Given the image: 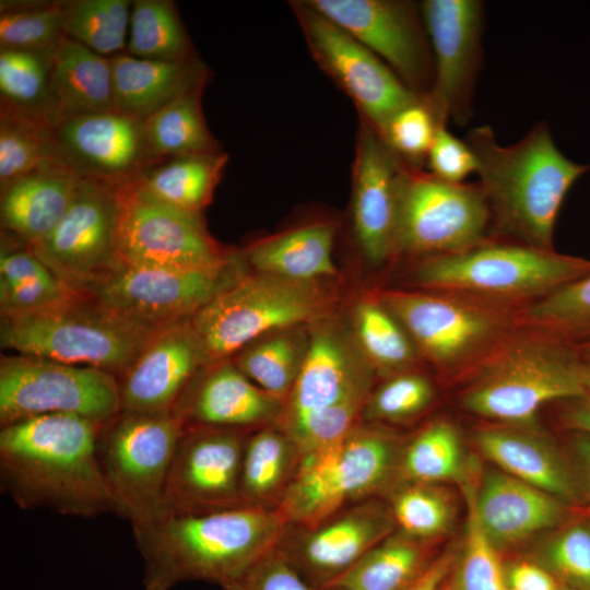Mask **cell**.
<instances>
[{"mask_svg":"<svg viewBox=\"0 0 590 590\" xmlns=\"http://www.w3.org/2000/svg\"><path fill=\"white\" fill-rule=\"evenodd\" d=\"M101 426L70 414L1 426L2 489L23 509L48 508L87 518L117 514L97 458Z\"/></svg>","mask_w":590,"mask_h":590,"instance_id":"cell-1","label":"cell"},{"mask_svg":"<svg viewBox=\"0 0 590 590\" xmlns=\"http://www.w3.org/2000/svg\"><path fill=\"white\" fill-rule=\"evenodd\" d=\"M287 529L276 508L251 506L201 514L165 512L132 524L143 560V589L172 590L188 580L223 587L279 546Z\"/></svg>","mask_w":590,"mask_h":590,"instance_id":"cell-2","label":"cell"},{"mask_svg":"<svg viewBox=\"0 0 590 590\" xmlns=\"http://www.w3.org/2000/svg\"><path fill=\"white\" fill-rule=\"evenodd\" d=\"M465 142L495 227L520 244L553 249L562 203L590 166L566 157L543 121L510 145H500L489 126L471 129Z\"/></svg>","mask_w":590,"mask_h":590,"instance_id":"cell-3","label":"cell"},{"mask_svg":"<svg viewBox=\"0 0 590 590\" xmlns=\"http://www.w3.org/2000/svg\"><path fill=\"white\" fill-rule=\"evenodd\" d=\"M160 328L126 318L80 293L42 310L1 316L0 341L20 355L93 367L118 379Z\"/></svg>","mask_w":590,"mask_h":590,"instance_id":"cell-4","label":"cell"},{"mask_svg":"<svg viewBox=\"0 0 590 590\" xmlns=\"http://www.w3.org/2000/svg\"><path fill=\"white\" fill-rule=\"evenodd\" d=\"M401 452L390 432L357 424L339 441L300 457L276 509L291 527H315L386 489L398 477Z\"/></svg>","mask_w":590,"mask_h":590,"instance_id":"cell-5","label":"cell"},{"mask_svg":"<svg viewBox=\"0 0 590 590\" xmlns=\"http://www.w3.org/2000/svg\"><path fill=\"white\" fill-rule=\"evenodd\" d=\"M577 345L545 335L506 345L462 397L469 412L511 425H530L553 401L587 397Z\"/></svg>","mask_w":590,"mask_h":590,"instance_id":"cell-6","label":"cell"},{"mask_svg":"<svg viewBox=\"0 0 590 590\" xmlns=\"http://www.w3.org/2000/svg\"><path fill=\"white\" fill-rule=\"evenodd\" d=\"M590 274V260L523 244H485L433 256L414 271L424 287L503 298H541Z\"/></svg>","mask_w":590,"mask_h":590,"instance_id":"cell-7","label":"cell"},{"mask_svg":"<svg viewBox=\"0 0 590 590\" xmlns=\"http://www.w3.org/2000/svg\"><path fill=\"white\" fill-rule=\"evenodd\" d=\"M184 427L174 413L120 412L101 426L97 458L117 515L138 524L166 512L165 489Z\"/></svg>","mask_w":590,"mask_h":590,"instance_id":"cell-8","label":"cell"},{"mask_svg":"<svg viewBox=\"0 0 590 590\" xmlns=\"http://www.w3.org/2000/svg\"><path fill=\"white\" fill-rule=\"evenodd\" d=\"M324 306L312 283L258 273L219 294L190 322L208 362H215L266 334L316 319Z\"/></svg>","mask_w":590,"mask_h":590,"instance_id":"cell-9","label":"cell"},{"mask_svg":"<svg viewBox=\"0 0 590 590\" xmlns=\"http://www.w3.org/2000/svg\"><path fill=\"white\" fill-rule=\"evenodd\" d=\"M491 222L479 184L445 181L401 161L393 251L450 255L483 243Z\"/></svg>","mask_w":590,"mask_h":590,"instance_id":"cell-10","label":"cell"},{"mask_svg":"<svg viewBox=\"0 0 590 590\" xmlns=\"http://www.w3.org/2000/svg\"><path fill=\"white\" fill-rule=\"evenodd\" d=\"M244 276L235 257L190 269L140 267L118 259L81 293L126 318L160 328L191 318Z\"/></svg>","mask_w":590,"mask_h":590,"instance_id":"cell-11","label":"cell"},{"mask_svg":"<svg viewBox=\"0 0 590 590\" xmlns=\"http://www.w3.org/2000/svg\"><path fill=\"white\" fill-rule=\"evenodd\" d=\"M120 412L119 384L110 373L20 354L1 358V426L46 414L104 425Z\"/></svg>","mask_w":590,"mask_h":590,"instance_id":"cell-12","label":"cell"},{"mask_svg":"<svg viewBox=\"0 0 590 590\" xmlns=\"http://www.w3.org/2000/svg\"><path fill=\"white\" fill-rule=\"evenodd\" d=\"M117 256L127 264L190 269L227 257L209 235L200 213L161 201L133 179L116 187Z\"/></svg>","mask_w":590,"mask_h":590,"instance_id":"cell-13","label":"cell"},{"mask_svg":"<svg viewBox=\"0 0 590 590\" xmlns=\"http://www.w3.org/2000/svg\"><path fill=\"white\" fill-rule=\"evenodd\" d=\"M293 9L319 67L355 103L361 118L381 134L392 116L422 94L410 90L374 52L305 1Z\"/></svg>","mask_w":590,"mask_h":590,"instance_id":"cell-14","label":"cell"},{"mask_svg":"<svg viewBox=\"0 0 590 590\" xmlns=\"http://www.w3.org/2000/svg\"><path fill=\"white\" fill-rule=\"evenodd\" d=\"M309 7L379 57L413 92L434 83V58L420 4L401 0H308Z\"/></svg>","mask_w":590,"mask_h":590,"instance_id":"cell-15","label":"cell"},{"mask_svg":"<svg viewBox=\"0 0 590 590\" xmlns=\"http://www.w3.org/2000/svg\"><path fill=\"white\" fill-rule=\"evenodd\" d=\"M116 187L83 178L59 224L27 245L69 287L82 290L118 260Z\"/></svg>","mask_w":590,"mask_h":590,"instance_id":"cell-16","label":"cell"},{"mask_svg":"<svg viewBox=\"0 0 590 590\" xmlns=\"http://www.w3.org/2000/svg\"><path fill=\"white\" fill-rule=\"evenodd\" d=\"M434 58L427 99L447 119L464 126L482 64L484 5L477 0H425L421 4Z\"/></svg>","mask_w":590,"mask_h":590,"instance_id":"cell-17","label":"cell"},{"mask_svg":"<svg viewBox=\"0 0 590 590\" xmlns=\"http://www.w3.org/2000/svg\"><path fill=\"white\" fill-rule=\"evenodd\" d=\"M246 439L241 429L184 428L167 477L166 512L201 514L244 506L240 473Z\"/></svg>","mask_w":590,"mask_h":590,"instance_id":"cell-18","label":"cell"},{"mask_svg":"<svg viewBox=\"0 0 590 590\" xmlns=\"http://www.w3.org/2000/svg\"><path fill=\"white\" fill-rule=\"evenodd\" d=\"M396 528L390 508L370 498L315 527L288 526L279 548L306 582L320 590L351 569Z\"/></svg>","mask_w":590,"mask_h":590,"instance_id":"cell-19","label":"cell"},{"mask_svg":"<svg viewBox=\"0 0 590 590\" xmlns=\"http://www.w3.org/2000/svg\"><path fill=\"white\" fill-rule=\"evenodd\" d=\"M381 305L434 363L452 366L470 358L500 331L499 317L449 295L387 292Z\"/></svg>","mask_w":590,"mask_h":590,"instance_id":"cell-20","label":"cell"},{"mask_svg":"<svg viewBox=\"0 0 590 590\" xmlns=\"http://www.w3.org/2000/svg\"><path fill=\"white\" fill-rule=\"evenodd\" d=\"M54 133L64 164L82 178L118 186L153 164L143 122L117 110L61 119Z\"/></svg>","mask_w":590,"mask_h":590,"instance_id":"cell-21","label":"cell"},{"mask_svg":"<svg viewBox=\"0 0 590 590\" xmlns=\"http://www.w3.org/2000/svg\"><path fill=\"white\" fill-rule=\"evenodd\" d=\"M205 363L190 318L160 328L118 378L121 411L173 413L198 368Z\"/></svg>","mask_w":590,"mask_h":590,"instance_id":"cell-22","label":"cell"},{"mask_svg":"<svg viewBox=\"0 0 590 590\" xmlns=\"http://www.w3.org/2000/svg\"><path fill=\"white\" fill-rule=\"evenodd\" d=\"M400 163L375 128L361 118L353 163V223L365 257L375 264L393 251Z\"/></svg>","mask_w":590,"mask_h":590,"instance_id":"cell-23","label":"cell"},{"mask_svg":"<svg viewBox=\"0 0 590 590\" xmlns=\"http://www.w3.org/2000/svg\"><path fill=\"white\" fill-rule=\"evenodd\" d=\"M285 401L245 376L236 365L221 364L193 378L173 413L184 428L244 429L279 421Z\"/></svg>","mask_w":590,"mask_h":590,"instance_id":"cell-24","label":"cell"},{"mask_svg":"<svg viewBox=\"0 0 590 590\" xmlns=\"http://www.w3.org/2000/svg\"><path fill=\"white\" fill-rule=\"evenodd\" d=\"M371 371L338 333L314 332L279 425L355 398H368Z\"/></svg>","mask_w":590,"mask_h":590,"instance_id":"cell-25","label":"cell"},{"mask_svg":"<svg viewBox=\"0 0 590 590\" xmlns=\"http://www.w3.org/2000/svg\"><path fill=\"white\" fill-rule=\"evenodd\" d=\"M479 522L496 547L520 543L556 526L566 502L503 471H489L479 489L471 484Z\"/></svg>","mask_w":590,"mask_h":590,"instance_id":"cell-26","label":"cell"},{"mask_svg":"<svg viewBox=\"0 0 590 590\" xmlns=\"http://www.w3.org/2000/svg\"><path fill=\"white\" fill-rule=\"evenodd\" d=\"M475 441L500 471L566 503L580 499L574 469L546 438L521 428L491 427L479 430Z\"/></svg>","mask_w":590,"mask_h":590,"instance_id":"cell-27","label":"cell"},{"mask_svg":"<svg viewBox=\"0 0 590 590\" xmlns=\"http://www.w3.org/2000/svg\"><path fill=\"white\" fill-rule=\"evenodd\" d=\"M109 59L116 110L141 121L206 83V67L197 56L181 61H156L120 52Z\"/></svg>","mask_w":590,"mask_h":590,"instance_id":"cell-28","label":"cell"},{"mask_svg":"<svg viewBox=\"0 0 590 590\" xmlns=\"http://www.w3.org/2000/svg\"><path fill=\"white\" fill-rule=\"evenodd\" d=\"M82 179L66 166H55L10 182L1 188L2 227L17 235L26 245L43 239L67 213Z\"/></svg>","mask_w":590,"mask_h":590,"instance_id":"cell-29","label":"cell"},{"mask_svg":"<svg viewBox=\"0 0 590 590\" xmlns=\"http://www.w3.org/2000/svg\"><path fill=\"white\" fill-rule=\"evenodd\" d=\"M49 83L58 122L116 110L109 57L63 35L50 49Z\"/></svg>","mask_w":590,"mask_h":590,"instance_id":"cell-30","label":"cell"},{"mask_svg":"<svg viewBox=\"0 0 590 590\" xmlns=\"http://www.w3.org/2000/svg\"><path fill=\"white\" fill-rule=\"evenodd\" d=\"M334 234L330 223L296 227L252 245L248 260L259 273L312 283L337 273L332 260Z\"/></svg>","mask_w":590,"mask_h":590,"instance_id":"cell-31","label":"cell"},{"mask_svg":"<svg viewBox=\"0 0 590 590\" xmlns=\"http://www.w3.org/2000/svg\"><path fill=\"white\" fill-rule=\"evenodd\" d=\"M299 459L296 446L279 426H262L247 437L240 473L243 505L275 509Z\"/></svg>","mask_w":590,"mask_h":590,"instance_id":"cell-32","label":"cell"},{"mask_svg":"<svg viewBox=\"0 0 590 590\" xmlns=\"http://www.w3.org/2000/svg\"><path fill=\"white\" fill-rule=\"evenodd\" d=\"M227 158L224 152L167 158L143 168L133 180L161 201L200 213L210 202Z\"/></svg>","mask_w":590,"mask_h":590,"instance_id":"cell-33","label":"cell"},{"mask_svg":"<svg viewBox=\"0 0 590 590\" xmlns=\"http://www.w3.org/2000/svg\"><path fill=\"white\" fill-rule=\"evenodd\" d=\"M204 85L174 99L142 121L153 164L173 157L222 152L202 113Z\"/></svg>","mask_w":590,"mask_h":590,"instance_id":"cell-34","label":"cell"},{"mask_svg":"<svg viewBox=\"0 0 590 590\" xmlns=\"http://www.w3.org/2000/svg\"><path fill=\"white\" fill-rule=\"evenodd\" d=\"M429 563L425 542L398 531L374 546L330 585L359 590H404Z\"/></svg>","mask_w":590,"mask_h":590,"instance_id":"cell-35","label":"cell"},{"mask_svg":"<svg viewBox=\"0 0 590 590\" xmlns=\"http://www.w3.org/2000/svg\"><path fill=\"white\" fill-rule=\"evenodd\" d=\"M54 128L55 125L39 118L0 110L1 188L42 168L68 167L59 152Z\"/></svg>","mask_w":590,"mask_h":590,"instance_id":"cell-36","label":"cell"},{"mask_svg":"<svg viewBox=\"0 0 590 590\" xmlns=\"http://www.w3.org/2000/svg\"><path fill=\"white\" fill-rule=\"evenodd\" d=\"M49 57L50 49H0V110L58 122L49 83Z\"/></svg>","mask_w":590,"mask_h":590,"instance_id":"cell-37","label":"cell"},{"mask_svg":"<svg viewBox=\"0 0 590 590\" xmlns=\"http://www.w3.org/2000/svg\"><path fill=\"white\" fill-rule=\"evenodd\" d=\"M129 25L127 49L133 57L181 61L197 56L173 1H132Z\"/></svg>","mask_w":590,"mask_h":590,"instance_id":"cell-38","label":"cell"},{"mask_svg":"<svg viewBox=\"0 0 590 590\" xmlns=\"http://www.w3.org/2000/svg\"><path fill=\"white\" fill-rule=\"evenodd\" d=\"M464 474L459 434L446 421L429 424L402 448L398 477L405 483L436 484L462 480Z\"/></svg>","mask_w":590,"mask_h":590,"instance_id":"cell-39","label":"cell"},{"mask_svg":"<svg viewBox=\"0 0 590 590\" xmlns=\"http://www.w3.org/2000/svg\"><path fill=\"white\" fill-rule=\"evenodd\" d=\"M132 2L129 0H63L62 35L113 57L126 47Z\"/></svg>","mask_w":590,"mask_h":590,"instance_id":"cell-40","label":"cell"},{"mask_svg":"<svg viewBox=\"0 0 590 590\" xmlns=\"http://www.w3.org/2000/svg\"><path fill=\"white\" fill-rule=\"evenodd\" d=\"M292 329L246 347L236 359L238 369L255 385L282 400L293 389L308 346Z\"/></svg>","mask_w":590,"mask_h":590,"instance_id":"cell-41","label":"cell"},{"mask_svg":"<svg viewBox=\"0 0 590 590\" xmlns=\"http://www.w3.org/2000/svg\"><path fill=\"white\" fill-rule=\"evenodd\" d=\"M523 321L568 344L590 341V274L538 298L524 310Z\"/></svg>","mask_w":590,"mask_h":590,"instance_id":"cell-42","label":"cell"},{"mask_svg":"<svg viewBox=\"0 0 590 590\" xmlns=\"http://www.w3.org/2000/svg\"><path fill=\"white\" fill-rule=\"evenodd\" d=\"M62 36V1H1L0 49L45 51Z\"/></svg>","mask_w":590,"mask_h":590,"instance_id":"cell-43","label":"cell"},{"mask_svg":"<svg viewBox=\"0 0 590 590\" xmlns=\"http://www.w3.org/2000/svg\"><path fill=\"white\" fill-rule=\"evenodd\" d=\"M359 345L370 364L382 371H399L414 359L412 340L380 304L362 302L355 310Z\"/></svg>","mask_w":590,"mask_h":590,"instance_id":"cell-44","label":"cell"},{"mask_svg":"<svg viewBox=\"0 0 590 590\" xmlns=\"http://www.w3.org/2000/svg\"><path fill=\"white\" fill-rule=\"evenodd\" d=\"M389 508L400 531L421 541L446 533L453 517L450 497L435 484L405 483Z\"/></svg>","mask_w":590,"mask_h":590,"instance_id":"cell-45","label":"cell"},{"mask_svg":"<svg viewBox=\"0 0 590 590\" xmlns=\"http://www.w3.org/2000/svg\"><path fill=\"white\" fill-rule=\"evenodd\" d=\"M447 120L422 94L397 111L380 135L401 161L422 167L438 129Z\"/></svg>","mask_w":590,"mask_h":590,"instance_id":"cell-46","label":"cell"},{"mask_svg":"<svg viewBox=\"0 0 590 590\" xmlns=\"http://www.w3.org/2000/svg\"><path fill=\"white\" fill-rule=\"evenodd\" d=\"M467 488V531L452 590H508L505 569L497 547L484 533L473 506L470 485Z\"/></svg>","mask_w":590,"mask_h":590,"instance_id":"cell-47","label":"cell"},{"mask_svg":"<svg viewBox=\"0 0 590 590\" xmlns=\"http://www.w3.org/2000/svg\"><path fill=\"white\" fill-rule=\"evenodd\" d=\"M368 398L346 400L330 408L305 414L279 425L296 446L299 456L323 449L350 433L357 425Z\"/></svg>","mask_w":590,"mask_h":590,"instance_id":"cell-48","label":"cell"},{"mask_svg":"<svg viewBox=\"0 0 590 590\" xmlns=\"http://www.w3.org/2000/svg\"><path fill=\"white\" fill-rule=\"evenodd\" d=\"M433 398V386L425 377L397 375L369 394L361 416L367 422L402 421L423 412Z\"/></svg>","mask_w":590,"mask_h":590,"instance_id":"cell-49","label":"cell"},{"mask_svg":"<svg viewBox=\"0 0 590 590\" xmlns=\"http://www.w3.org/2000/svg\"><path fill=\"white\" fill-rule=\"evenodd\" d=\"M544 567L556 580L575 590H590V524L563 529L543 550Z\"/></svg>","mask_w":590,"mask_h":590,"instance_id":"cell-50","label":"cell"},{"mask_svg":"<svg viewBox=\"0 0 590 590\" xmlns=\"http://www.w3.org/2000/svg\"><path fill=\"white\" fill-rule=\"evenodd\" d=\"M55 273L20 283H0L1 316L42 310L79 295Z\"/></svg>","mask_w":590,"mask_h":590,"instance_id":"cell-51","label":"cell"},{"mask_svg":"<svg viewBox=\"0 0 590 590\" xmlns=\"http://www.w3.org/2000/svg\"><path fill=\"white\" fill-rule=\"evenodd\" d=\"M222 590H315L276 546Z\"/></svg>","mask_w":590,"mask_h":590,"instance_id":"cell-52","label":"cell"},{"mask_svg":"<svg viewBox=\"0 0 590 590\" xmlns=\"http://www.w3.org/2000/svg\"><path fill=\"white\" fill-rule=\"evenodd\" d=\"M426 162L430 174L449 182H464L477 170L476 157L469 144L450 133L446 126L438 129Z\"/></svg>","mask_w":590,"mask_h":590,"instance_id":"cell-53","label":"cell"},{"mask_svg":"<svg viewBox=\"0 0 590 590\" xmlns=\"http://www.w3.org/2000/svg\"><path fill=\"white\" fill-rule=\"evenodd\" d=\"M505 576L508 590H557L560 586L545 567L529 562L512 564Z\"/></svg>","mask_w":590,"mask_h":590,"instance_id":"cell-54","label":"cell"},{"mask_svg":"<svg viewBox=\"0 0 590 590\" xmlns=\"http://www.w3.org/2000/svg\"><path fill=\"white\" fill-rule=\"evenodd\" d=\"M457 553L448 550L433 559L425 570L404 590H439L457 562Z\"/></svg>","mask_w":590,"mask_h":590,"instance_id":"cell-55","label":"cell"},{"mask_svg":"<svg viewBox=\"0 0 590 590\" xmlns=\"http://www.w3.org/2000/svg\"><path fill=\"white\" fill-rule=\"evenodd\" d=\"M571 448L580 493L590 499V436L576 433Z\"/></svg>","mask_w":590,"mask_h":590,"instance_id":"cell-56","label":"cell"},{"mask_svg":"<svg viewBox=\"0 0 590 590\" xmlns=\"http://www.w3.org/2000/svg\"><path fill=\"white\" fill-rule=\"evenodd\" d=\"M574 401L564 414V422L576 433L590 436V397Z\"/></svg>","mask_w":590,"mask_h":590,"instance_id":"cell-57","label":"cell"},{"mask_svg":"<svg viewBox=\"0 0 590 590\" xmlns=\"http://www.w3.org/2000/svg\"><path fill=\"white\" fill-rule=\"evenodd\" d=\"M582 380L587 397H590V363L583 361Z\"/></svg>","mask_w":590,"mask_h":590,"instance_id":"cell-58","label":"cell"},{"mask_svg":"<svg viewBox=\"0 0 590 590\" xmlns=\"http://www.w3.org/2000/svg\"><path fill=\"white\" fill-rule=\"evenodd\" d=\"M578 349H579V353H580L581 358L585 362L590 363V341H587V342L578 345Z\"/></svg>","mask_w":590,"mask_h":590,"instance_id":"cell-59","label":"cell"},{"mask_svg":"<svg viewBox=\"0 0 590 590\" xmlns=\"http://www.w3.org/2000/svg\"><path fill=\"white\" fill-rule=\"evenodd\" d=\"M320 590H359V589L342 586V585H329Z\"/></svg>","mask_w":590,"mask_h":590,"instance_id":"cell-60","label":"cell"},{"mask_svg":"<svg viewBox=\"0 0 590 590\" xmlns=\"http://www.w3.org/2000/svg\"><path fill=\"white\" fill-rule=\"evenodd\" d=\"M557 590H575V589H571V588H568V587H565V586H559V588Z\"/></svg>","mask_w":590,"mask_h":590,"instance_id":"cell-61","label":"cell"},{"mask_svg":"<svg viewBox=\"0 0 590 590\" xmlns=\"http://www.w3.org/2000/svg\"><path fill=\"white\" fill-rule=\"evenodd\" d=\"M442 590H452L451 589V586L447 587L446 589H442Z\"/></svg>","mask_w":590,"mask_h":590,"instance_id":"cell-62","label":"cell"}]
</instances>
